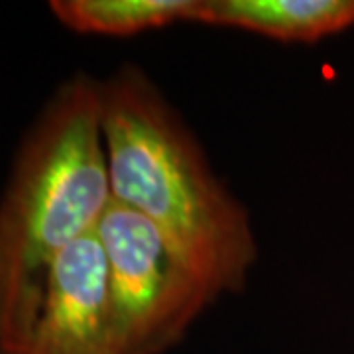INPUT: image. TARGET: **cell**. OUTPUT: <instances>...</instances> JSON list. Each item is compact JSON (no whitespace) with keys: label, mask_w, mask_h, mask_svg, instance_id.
<instances>
[{"label":"cell","mask_w":354,"mask_h":354,"mask_svg":"<svg viewBox=\"0 0 354 354\" xmlns=\"http://www.w3.org/2000/svg\"><path fill=\"white\" fill-rule=\"evenodd\" d=\"M201 0H51L59 24L81 36L132 38L177 22H197Z\"/></svg>","instance_id":"cell-6"},{"label":"cell","mask_w":354,"mask_h":354,"mask_svg":"<svg viewBox=\"0 0 354 354\" xmlns=\"http://www.w3.org/2000/svg\"><path fill=\"white\" fill-rule=\"evenodd\" d=\"M195 24L281 44H317L354 28V0H201Z\"/></svg>","instance_id":"cell-5"},{"label":"cell","mask_w":354,"mask_h":354,"mask_svg":"<svg viewBox=\"0 0 354 354\" xmlns=\"http://www.w3.org/2000/svg\"><path fill=\"white\" fill-rule=\"evenodd\" d=\"M0 354H122L97 234L62 254L36 315L22 335L0 342Z\"/></svg>","instance_id":"cell-4"},{"label":"cell","mask_w":354,"mask_h":354,"mask_svg":"<svg viewBox=\"0 0 354 354\" xmlns=\"http://www.w3.org/2000/svg\"><path fill=\"white\" fill-rule=\"evenodd\" d=\"M122 354H165L215 297L138 213L111 203L95 230Z\"/></svg>","instance_id":"cell-3"},{"label":"cell","mask_w":354,"mask_h":354,"mask_svg":"<svg viewBox=\"0 0 354 354\" xmlns=\"http://www.w3.org/2000/svg\"><path fill=\"white\" fill-rule=\"evenodd\" d=\"M111 203L99 79L79 71L44 104L0 197V342L24 333L55 262Z\"/></svg>","instance_id":"cell-2"},{"label":"cell","mask_w":354,"mask_h":354,"mask_svg":"<svg viewBox=\"0 0 354 354\" xmlns=\"http://www.w3.org/2000/svg\"><path fill=\"white\" fill-rule=\"evenodd\" d=\"M99 95L113 201L144 216L215 301L241 293L258 260L252 221L189 127L136 65L99 79Z\"/></svg>","instance_id":"cell-1"}]
</instances>
